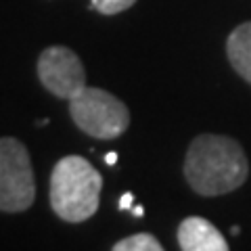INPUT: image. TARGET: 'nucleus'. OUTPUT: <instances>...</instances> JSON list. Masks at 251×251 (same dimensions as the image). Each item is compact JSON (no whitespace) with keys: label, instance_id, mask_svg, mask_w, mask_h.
I'll return each instance as SVG.
<instances>
[{"label":"nucleus","instance_id":"f257e3e1","mask_svg":"<svg viewBox=\"0 0 251 251\" xmlns=\"http://www.w3.org/2000/svg\"><path fill=\"white\" fill-rule=\"evenodd\" d=\"M184 178L201 197H218L241 188L249 176L243 147L230 136L199 134L188 145Z\"/></svg>","mask_w":251,"mask_h":251},{"label":"nucleus","instance_id":"f03ea898","mask_svg":"<svg viewBox=\"0 0 251 251\" xmlns=\"http://www.w3.org/2000/svg\"><path fill=\"white\" fill-rule=\"evenodd\" d=\"M103 176L88 159L67 155L59 159L50 174V207L61 220L86 222L99 209Z\"/></svg>","mask_w":251,"mask_h":251},{"label":"nucleus","instance_id":"7ed1b4c3","mask_svg":"<svg viewBox=\"0 0 251 251\" xmlns=\"http://www.w3.org/2000/svg\"><path fill=\"white\" fill-rule=\"evenodd\" d=\"M69 115L84 134L99 140L120 138L130 126V111L115 94L86 88L69 100Z\"/></svg>","mask_w":251,"mask_h":251},{"label":"nucleus","instance_id":"20e7f679","mask_svg":"<svg viewBox=\"0 0 251 251\" xmlns=\"http://www.w3.org/2000/svg\"><path fill=\"white\" fill-rule=\"evenodd\" d=\"M36 199V178L25 145L13 136L0 140V209L17 214Z\"/></svg>","mask_w":251,"mask_h":251},{"label":"nucleus","instance_id":"39448f33","mask_svg":"<svg viewBox=\"0 0 251 251\" xmlns=\"http://www.w3.org/2000/svg\"><path fill=\"white\" fill-rule=\"evenodd\" d=\"M38 77L54 97L72 100L86 88V69L67 46H49L38 57Z\"/></svg>","mask_w":251,"mask_h":251},{"label":"nucleus","instance_id":"423d86ee","mask_svg":"<svg viewBox=\"0 0 251 251\" xmlns=\"http://www.w3.org/2000/svg\"><path fill=\"white\" fill-rule=\"evenodd\" d=\"M178 245L182 251H228L224 234L205 218L191 216L178 226Z\"/></svg>","mask_w":251,"mask_h":251},{"label":"nucleus","instance_id":"0eeeda50","mask_svg":"<svg viewBox=\"0 0 251 251\" xmlns=\"http://www.w3.org/2000/svg\"><path fill=\"white\" fill-rule=\"evenodd\" d=\"M226 54L234 72L251 84V21L241 23L230 31L226 40Z\"/></svg>","mask_w":251,"mask_h":251},{"label":"nucleus","instance_id":"6e6552de","mask_svg":"<svg viewBox=\"0 0 251 251\" xmlns=\"http://www.w3.org/2000/svg\"><path fill=\"white\" fill-rule=\"evenodd\" d=\"M163 245L149 232L130 234L113 245V251H161Z\"/></svg>","mask_w":251,"mask_h":251},{"label":"nucleus","instance_id":"1a4fd4ad","mask_svg":"<svg viewBox=\"0 0 251 251\" xmlns=\"http://www.w3.org/2000/svg\"><path fill=\"white\" fill-rule=\"evenodd\" d=\"M136 0H90V6L100 15H117L130 9Z\"/></svg>","mask_w":251,"mask_h":251},{"label":"nucleus","instance_id":"9d476101","mask_svg":"<svg viewBox=\"0 0 251 251\" xmlns=\"http://www.w3.org/2000/svg\"><path fill=\"white\" fill-rule=\"evenodd\" d=\"M132 203H134V195L132 193H126L122 195V199H120V209H132Z\"/></svg>","mask_w":251,"mask_h":251},{"label":"nucleus","instance_id":"9b49d317","mask_svg":"<svg viewBox=\"0 0 251 251\" xmlns=\"http://www.w3.org/2000/svg\"><path fill=\"white\" fill-rule=\"evenodd\" d=\"M105 163H107V166H115V163H117V153H107L105 155Z\"/></svg>","mask_w":251,"mask_h":251},{"label":"nucleus","instance_id":"f8f14e48","mask_svg":"<svg viewBox=\"0 0 251 251\" xmlns=\"http://www.w3.org/2000/svg\"><path fill=\"white\" fill-rule=\"evenodd\" d=\"M130 211H132V214H134L136 218L145 216V207H143V205H132V209H130Z\"/></svg>","mask_w":251,"mask_h":251},{"label":"nucleus","instance_id":"ddd939ff","mask_svg":"<svg viewBox=\"0 0 251 251\" xmlns=\"http://www.w3.org/2000/svg\"><path fill=\"white\" fill-rule=\"evenodd\" d=\"M230 234H232V237H237V234H239V226H232V230H230Z\"/></svg>","mask_w":251,"mask_h":251}]
</instances>
